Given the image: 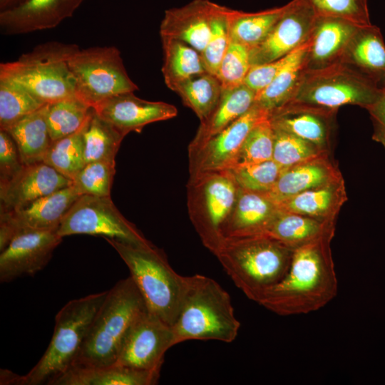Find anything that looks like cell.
I'll return each mask as SVG.
<instances>
[{"label": "cell", "mask_w": 385, "mask_h": 385, "mask_svg": "<svg viewBox=\"0 0 385 385\" xmlns=\"http://www.w3.org/2000/svg\"><path fill=\"white\" fill-rule=\"evenodd\" d=\"M334 234L294 249L287 274L258 304L278 315L291 316L317 311L330 302L338 291L330 247Z\"/></svg>", "instance_id": "obj_1"}, {"label": "cell", "mask_w": 385, "mask_h": 385, "mask_svg": "<svg viewBox=\"0 0 385 385\" xmlns=\"http://www.w3.org/2000/svg\"><path fill=\"white\" fill-rule=\"evenodd\" d=\"M108 291L68 302L56 314L51 342L38 363L26 374L1 370L2 385L50 384L74 364L91 323Z\"/></svg>", "instance_id": "obj_2"}, {"label": "cell", "mask_w": 385, "mask_h": 385, "mask_svg": "<svg viewBox=\"0 0 385 385\" xmlns=\"http://www.w3.org/2000/svg\"><path fill=\"white\" fill-rule=\"evenodd\" d=\"M293 250L265 235L226 237L214 255L245 296L257 302L287 274Z\"/></svg>", "instance_id": "obj_3"}, {"label": "cell", "mask_w": 385, "mask_h": 385, "mask_svg": "<svg viewBox=\"0 0 385 385\" xmlns=\"http://www.w3.org/2000/svg\"><path fill=\"white\" fill-rule=\"evenodd\" d=\"M175 345L188 340L232 342L240 322L229 293L215 279L200 274L187 276V286L172 326Z\"/></svg>", "instance_id": "obj_4"}, {"label": "cell", "mask_w": 385, "mask_h": 385, "mask_svg": "<svg viewBox=\"0 0 385 385\" xmlns=\"http://www.w3.org/2000/svg\"><path fill=\"white\" fill-rule=\"evenodd\" d=\"M105 240L127 265L148 310L173 326L185 292L187 277L177 273L164 252L150 241L133 243Z\"/></svg>", "instance_id": "obj_5"}, {"label": "cell", "mask_w": 385, "mask_h": 385, "mask_svg": "<svg viewBox=\"0 0 385 385\" xmlns=\"http://www.w3.org/2000/svg\"><path fill=\"white\" fill-rule=\"evenodd\" d=\"M147 309L132 278L119 280L108 291L72 367L114 364L128 331Z\"/></svg>", "instance_id": "obj_6"}, {"label": "cell", "mask_w": 385, "mask_h": 385, "mask_svg": "<svg viewBox=\"0 0 385 385\" xmlns=\"http://www.w3.org/2000/svg\"><path fill=\"white\" fill-rule=\"evenodd\" d=\"M79 48L57 41L41 43L16 60L0 64V76L26 88L45 103L76 96L68 59Z\"/></svg>", "instance_id": "obj_7"}, {"label": "cell", "mask_w": 385, "mask_h": 385, "mask_svg": "<svg viewBox=\"0 0 385 385\" xmlns=\"http://www.w3.org/2000/svg\"><path fill=\"white\" fill-rule=\"evenodd\" d=\"M239 186L229 170L190 176L187 207L202 245L213 255L225 240L223 230L234 207Z\"/></svg>", "instance_id": "obj_8"}, {"label": "cell", "mask_w": 385, "mask_h": 385, "mask_svg": "<svg viewBox=\"0 0 385 385\" xmlns=\"http://www.w3.org/2000/svg\"><path fill=\"white\" fill-rule=\"evenodd\" d=\"M382 92V88L356 69L339 62L321 69L305 71L288 103L334 111L345 105L367 109L377 101Z\"/></svg>", "instance_id": "obj_9"}, {"label": "cell", "mask_w": 385, "mask_h": 385, "mask_svg": "<svg viewBox=\"0 0 385 385\" xmlns=\"http://www.w3.org/2000/svg\"><path fill=\"white\" fill-rule=\"evenodd\" d=\"M76 97L93 108L118 94L138 90L114 46L78 48L68 59Z\"/></svg>", "instance_id": "obj_10"}, {"label": "cell", "mask_w": 385, "mask_h": 385, "mask_svg": "<svg viewBox=\"0 0 385 385\" xmlns=\"http://www.w3.org/2000/svg\"><path fill=\"white\" fill-rule=\"evenodd\" d=\"M56 232L61 237L88 235L133 243L149 242L120 212L111 196L81 195L63 217Z\"/></svg>", "instance_id": "obj_11"}, {"label": "cell", "mask_w": 385, "mask_h": 385, "mask_svg": "<svg viewBox=\"0 0 385 385\" xmlns=\"http://www.w3.org/2000/svg\"><path fill=\"white\" fill-rule=\"evenodd\" d=\"M174 345L172 326L147 309L128 331L115 364L160 373L165 354Z\"/></svg>", "instance_id": "obj_12"}, {"label": "cell", "mask_w": 385, "mask_h": 385, "mask_svg": "<svg viewBox=\"0 0 385 385\" xmlns=\"http://www.w3.org/2000/svg\"><path fill=\"white\" fill-rule=\"evenodd\" d=\"M81 195L71 185L21 209L0 212V252L20 232L56 231L66 212Z\"/></svg>", "instance_id": "obj_13"}, {"label": "cell", "mask_w": 385, "mask_h": 385, "mask_svg": "<svg viewBox=\"0 0 385 385\" xmlns=\"http://www.w3.org/2000/svg\"><path fill=\"white\" fill-rule=\"evenodd\" d=\"M267 111L255 103L244 115L208 139L202 145L188 153L190 176L229 170L247 135L254 125L268 116Z\"/></svg>", "instance_id": "obj_14"}, {"label": "cell", "mask_w": 385, "mask_h": 385, "mask_svg": "<svg viewBox=\"0 0 385 385\" xmlns=\"http://www.w3.org/2000/svg\"><path fill=\"white\" fill-rule=\"evenodd\" d=\"M317 16L303 0H292L282 17L257 46L250 49L251 66L286 57L304 44Z\"/></svg>", "instance_id": "obj_15"}, {"label": "cell", "mask_w": 385, "mask_h": 385, "mask_svg": "<svg viewBox=\"0 0 385 385\" xmlns=\"http://www.w3.org/2000/svg\"><path fill=\"white\" fill-rule=\"evenodd\" d=\"M62 239L56 231H25L17 234L1 252V282L32 276L43 270Z\"/></svg>", "instance_id": "obj_16"}, {"label": "cell", "mask_w": 385, "mask_h": 385, "mask_svg": "<svg viewBox=\"0 0 385 385\" xmlns=\"http://www.w3.org/2000/svg\"><path fill=\"white\" fill-rule=\"evenodd\" d=\"M95 111L123 135L140 132L150 123L171 119L178 114L172 104L140 98L134 92L112 96L93 107Z\"/></svg>", "instance_id": "obj_17"}, {"label": "cell", "mask_w": 385, "mask_h": 385, "mask_svg": "<svg viewBox=\"0 0 385 385\" xmlns=\"http://www.w3.org/2000/svg\"><path fill=\"white\" fill-rule=\"evenodd\" d=\"M71 185V180L43 162L24 165L10 180L0 183V212L21 209Z\"/></svg>", "instance_id": "obj_18"}, {"label": "cell", "mask_w": 385, "mask_h": 385, "mask_svg": "<svg viewBox=\"0 0 385 385\" xmlns=\"http://www.w3.org/2000/svg\"><path fill=\"white\" fill-rule=\"evenodd\" d=\"M83 0H24L0 12L4 34L14 35L56 27L72 16Z\"/></svg>", "instance_id": "obj_19"}, {"label": "cell", "mask_w": 385, "mask_h": 385, "mask_svg": "<svg viewBox=\"0 0 385 385\" xmlns=\"http://www.w3.org/2000/svg\"><path fill=\"white\" fill-rule=\"evenodd\" d=\"M337 111L289 102L272 111V126L329 151Z\"/></svg>", "instance_id": "obj_20"}, {"label": "cell", "mask_w": 385, "mask_h": 385, "mask_svg": "<svg viewBox=\"0 0 385 385\" xmlns=\"http://www.w3.org/2000/svg\"><path fill=\"white\" fill-rule=\"evenodd\" d=\"M215 4L210 0H193L166 10L160 26V36L185 42L201 53L209 39Z\"/></svg>", "instance_id": "obj_21"}, {"label": "cell", "mask_w": 385, "mask_h": 385, "mask_svg": "<svg viewBox=\"0 0 385 385\" xmlns=\"http://www.w3.org/2000/svg\"><path fill=\"white\" fill-rule=\"evenodd\" d=\"M359 26L341 19L317 16L308 39L306 71L321 69L341 62Z\"/></svg>", "instance_id": "obj_22"}, {"label": "cell", "mask_w": 385, "mask_h": 385, "mask_svg": "<svg viewBox=\"0 0 385 385\" xmlns=\"http://www.w3.org/2000/svg\"><path fill=\"white\" fill-rule=\"evenodd\" d=\"M343 179L328 153L282 169L272 189L265 193L276 204L304 191Z\"/></svg>", "instance_id": "obj_23"}, {"label": "cell", "mask_w": 385, "mask_h": 385, "mask_svg": "<svg viewBox=\"0 0 385 385\" xmlns=\"http://www.w3.org/2000/svg\"><path fill=\"white\" fill-rule=\"evenodd\" d=\"M277 211V204L265 193L240 188L235 204L224 227L225 238L264 235Z\"/></svg>", "instance_id": "obj_24"}, {"label": "cell", "mask_w": 385, "mask_h": 385, "mask_svg": "<svg viewBox=\"0 0 385 385\" xmlns=\"http://www.w3.org/2000/svg\"><path fill=\"white\" fill-rule=\"evenodd\" d=\"M341 62L359 71L380 88H385V43L379 27L359 26Z\"/></svg>", "instance_id": "obj_25"}, {"label": "cell", "mask_w": 385, "mask_h": 385, "mask_svg": "<svg viewBox=\"0 0 385 385\" xmlns=\"http://www.w3.org/2000/svg\"><path fill=\"white\" fill-rule=\"evenodd\" d=\"M257 93L244 83L223 90L217 106L200 124L188 145V153L202 145L208 139L235 121L255 104Z\"/></svg>", "instance_id": "obj_26"}, {"label": "cell", "mask_w": 385, "mask_h": 385, "mask_svg": "<svg viewBox=\"0 0 385 385\" xmlns=\"http://www.w3.org/2000/svg\"><path fill=\"white\" fill-rule=\"evenodd\" d=\"M343 179L312 188L277 204L279 210L297 213L324 222H335L346 200Z\"/></svg>", "instance_id": "obj_27"}, {"label": "cell", "mask_w": 385, "mask_h": 385, "mask_svg": "<svg viewBox=\"0 0 385 385\" xmlns=\"http://www.w3.org/2000/svg\"><path fill=\"white\" fill-rule=\"evenodd\" d=\"M160 373L118 364L103 366H73L50 385H154Z\"/></svg>", "instance_id": "obj_28"}, {"label": "cell", "mask_w": 385, "mask_h": 385, "mask_svg": "<svg viewBox=\"0 0 385 385\" xmlns=\"http://www.w3.org/2000/svg\"><path fill=\"white\" fill-rule=\"evenodd\" d=\"M334 230L335 222H324L278 209L264 235L294 250Z\"/></svg>", "instance_id": "obj_29"}, {"label": "cell", "mask_w": 385, "mask_h": 385, "mask_svg": "<svg viewBox=\"0 0 385 385\" xmlns=\"http://www.w3.org/2000/svg\"><path fill=\"white\" fill-rule=\"evenodd\" d=\"M46 106L4 130L14 140L25 165L43 162L52 143L46 121Z\"/></svg>", "instance_id": "obj_30"}, {"label": "cell", "mask_w": 385, "mask_h": 385, "mask_svg": "<svg viewBox=\"0 0 385 385\" xmlns=\"http://www.w3.org/2000/svg\"><path fill=\"white\" fill-rule=\"evenodd\" d=\"M307 46L308 41L290 53L277 76L257 94L255 103L269 115L288 103L294 96L306 71Z\"/></svg>", "instance_id": "obj_31"}, {"label": "cell", "mask_w": 385, "mask_h": 385, "mask_svg": "<svg viewBox=\"0 0 385 385\" xmlns=\"http://www.w3.org/2000/svg\"><path fill=\"white\" fill-rule=\"evenodd\" d=\"M287 4L257 12L228 9L230 39L250 48L262 42L283 15Z\"/></svg>", "instance_id": "obj_32"}, {"label": "cell", "mask_w": 385, "mask_h": 385, "mask_svg": "<svg viewBox=\"0 0 385 385\" xmlns=\"http://www.w3.org/2000/svg\"><path fill=\"white\" fill-rule=\"evenodd\" d=\"M163 62L162 73L166 86H175L192 76L206 72L200 53L181 41L161 37Z\"/></svg>", "instance_id": "obj_33"}, {"label": "cell", "mask_w": 385, "mask_h": 385, "mask_svg": "<svg viewBox=\"0 0 385 385\" xmlns=\"http://www.w3.org/2000/svg\"><path fill=\"white\" fill-rule=\"evenodd\" d=\"M125 136L102 118L93 108L83 133L85 163L99 160L115 161Z\"/></svg>", "instance_id": "obj_34"}, {"label": "cell", "mask_w": 385, "mask_h": 385, "mask_svg": "<svg viewBox=\"0 0 385 385\" xmlns=\"http://www.w3.org/2000/svg\"><path fill=\"white\" fill-rule=\"evenodd\" d=\"M172 91L180 96L184 105L192 110L201 121L217 106L223 89L217 76L206 71L182 81Z\"/></svg>", "instance_id": "obj_35"}, {"label": "cell", "mask_w": 385, "mask_h": 385, "mask_svg": "<svg viewBox=\"0 0 385 385\" xmlns=\"http://www.w3.org/2000/svg\"><path fill=\"white\" fill-rule=\"evenodd\" d=\"M92 109L76 96L47 103L46 121L52 141L81 129Z\"/></svg>", "instance_id": "obj_36"}, {"label": "cell", "mask_w": 385, "mask_h": 385, "mask_svg": "<svg viewBox=\"0 0 385 385\" xmlns=\"http://www.w3.org/2000/svg\"><path fill=\"white\" fill-rule=\"evenodd\" d=\"M46 104L21 84L0 76V130L6 129Z\"/></svg>", "instance_id": "obj_37"}, {"label": "cell", "mask_w": 385, "mask_h": 385, "mask_svg": "<svg viewBox=\"0 0 385 385\" xmlns=\"http://www.w3.org/2000/svg\"><path fill=\"white\" fill-rule=\"evenodd\" d=\"M85 125L75 133L52 141L43 160L71 180L86 164L83 140Z\"/></svg>", "instance_id": "obj_38"}, {"label": "cell", "mask_w": 385, "mask_h": 385, "mask_svg": "<svg viewBox=\"0 0 385 385\" xmlns=\"http://www.w3.org/2000/svg\"><path fill=\"white\" fill-rule=\"evenodd\" d=\"M228 9L226 6L215 4L209 39L200 53L205 70L215 76L230 41Z\"/></svg>", "instance_id": "obj_39"}, {"label": "cell", "mask_w": 385, "mask_h": 385, "mask_svg": "<svg viewBox=\"0 0 385 385\" xmlns=\"http://www.w3.org/2000/svg\"><path fill=\"white\" fill-rule=\"evenodd\" d=\"M324 153L328 151L322 150L308 141L274 128L272 160L282 169L313 159Z\"/></svg>", "instance_id": "obj_40"}, {"label": "cell", "mask_w": 385, "mask_h": 385, "mask_svg": "<svg viewBox=\"0 0 385 385\" xmlns=\"http://www.w3.org/2000/svg\"><path fill=\"white\" fill-rule=\"evenodd\" d=\"M273 148L274 128L268 115L258 121L251 129L242 145L233 167L272 160Z\"/></svg>", "instance_id": "obj_41"}, {"label": "cell", "mask_w": 385, "mask_h": 385, "mask_svg": "<svg viewBox=\"0 0 385 385\" xmlns=\"http://www.w3.org/2000/svg\"><path fill=\"white\" fill-rule=\"evenodd\" d=\"M115 161L99 160L86 163L72 180V185L83 195L111 196Z\"/></svg>", "instance_id": "obj_42"}, {"label": "cell", "mask_w": 385, "mask_h": 385, "mask_svg": "<svg viewBox=\"0 0 385 385\" xmlns=\"http://www.w3.org/2000/svg\"><path fill=\"white\" fill-rule=\"evenodd\" d=\"M282 170L273 160L237 165L229 169L239 188L261 193H267L272 189Z\"/></svg>", "instance_id": "obj_43"}, {"label": "cell", "mask_w": 385, "mask_h": 385, "mask_svg": "<svg viewBox=\"0 0 385 385\" xmlns=\"http://www.w3.org/2000/svg\"><path fill=\"white\" fill-rule=\"evenodd\" d=\"M317 16L332 17L359 26L371 24L367 0H303Z\"/></svg>", "instance_id": "obj_44"}, {"label": "cell", "mask_w": 385, "mask_h": 385, "mask_svg": "<svg viewBox=\"0 0 385 385\" xmlns=\"http://www.w3.org/2000/svg\"><path fill=\"white\" fill-rule=\"evenodd\" d=\"M250 49L230 39L217 73L223 90L233 88L244 83L251 68Z\"/></svg>", "instance_id": "obj_45"}, {"label": "cell", "mask_w": 385, "mask_h": 385, "mask_svg": "<svg viewBox=\"0 0 385 385\" xmlns=\"http://www.w3.org/2000/svg\"><path fill=\"white\" fill-rule=\"evenodd\" d=\"M24 165L13 138L6 130H0V183L10 180Z\"/></svg>", "instance_id": "obj_46"}, {"label": "cell", "mask_w": 385, "mask_h": 385, "mask_svg": "<svg viewBox=\"0 0 385 385\" xmlns=\"http://www.w3.org/2000/svg\"><path fill=\"white\" fill-rule=\"evenodd\" d=\"M289 55L271 62L252 66L245 78L244 83L255 91L257 94L259 93L277 76L287 61Z\"/></svg>", "instance_id": "obj_47"}, {"label": "cell", "mask_w": 385, "mask_h": 385, "mask_svg": "<svg viewBox=\"0 0 385 385\" xmlns=\"http://www.w3.org/2000/svg\"><path fill=\"white\" fill-rule=\"evenodd\" d=\"M376 125V140L385 143V88L380 98L367 108Z\"/></svg>", "instance_id": "obj_48"}, {"label": "cell", "mask_w": 385, "mask_h": 385, "mask_svg": "<svg viewBox=\"0 0 385 385\" xmlns=\"http://www.w3.org/2000/svg\"><path fill=\"white\" fill-rule=\"evenodd\" d=\"M24 0H0V9L1 11L11 8Z\"/></svg>", "instance_id": "obj_49"}, {"label": "cell", "mask_w": 385, "mask_h": 385, "mask_svg": "<svg viewBox=\"0 0 385 385\" xmlns=\"http://www.w3.org/2000/svg\"><path fill=\"white\" fill-rule=\"evenodd\" d=\"M384 145H385V143H384Z\"/></svg>", "instance_id": "obj_50"}]
</instances>
